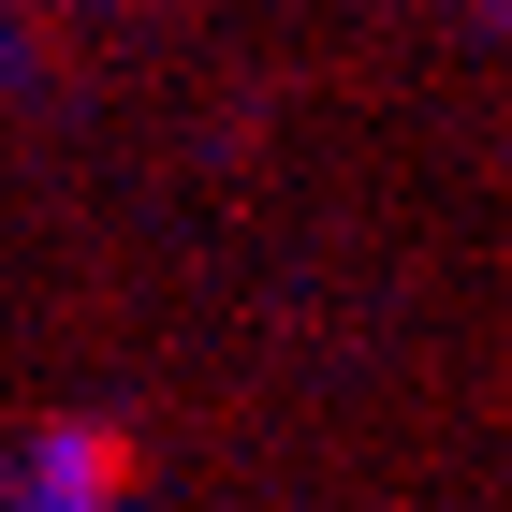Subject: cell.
Segmentation results:
<instances>
[{"label": "cell", "instance_id": "obj_1", "mask_svg": "<svg viewBox=\"0 0 512 512\" xmlns=\"http://www.w3.org/2000/svg\"><path fill=\"white\" fill-rule=\"evenodd\" d=\"M132 483H147V454H132V425H59V439H44V454H30V498H132Z\"/></svg>", "mask_w": 512, "mask_h": 512}]
</instances>
